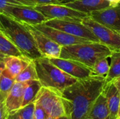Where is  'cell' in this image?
Listing matches in <instances>:
<instances>
[{"instance_id": "cell-1", "label": "cell", "mask_w": 120, "mask_h": 119, "mask_svg": "<svg viewBox=\"0 0 120 119\" xmlns=\"http://www.w3.org/2000/svg\"><path fill=\"white\" fill-rule=\"evenodd\" d=\"M105 78L90 76L78 79L61 92L65 114L70 119H84L102 93Z\"/></svg>"}, {"instance_id": "cell-2", "label": "cell", "mask_w": 120, "mask_h": 119, "mask_svg": "<svg viewBox=\"0 0 120 119\" xmlns=\"http://www.w3.org/2000/svg\"><path fill=\"white\" fill-rule=\"evenodd\" d=\"M0 20L4 27L3 33L16 46L23 55L31 60L43 57L25 24L2 13H0Z\"/></svg>"}, {"instance_id": "cell-3", "label": "cell", "mask_w": 120, "mask_h": 119, "mask_svg": "<svg viewBox=\"0 0 120 119\" xmlns=\"http://www.w3.org/2000/svg\"><path fill=\"white\" fill-rule=\"evenodd\" d=\"M112 53L110 48L100 42H89L63 46L60 58L73 60L91 68L97 60L108 58Z\"/></svg>"}, {"instance_id": "cell-4", "label": "cell", "mask_w": 120, "mask_h": 119, "mask_svg": "<svg viewBox=\"0 0 120 119\" xmlns=\"http://www.w3.org/2000/svg\"><path fill=\"white\" fill-rule=\"evenodd\" d=\"M34 61L38 79L44 87L61 93L78 80L54 65L47 58L41 57Z\"/></svg>"}, {"instance_id": "cell-5", "label": "cell", "mask_w": 120, "mask_h": 119, "mask_svg": "<svg viewBox=\"0 0 120 119\" xmlns=\"http://www.w3.org/2000/svg\"><path fill=\"white\" fill-rule=\"evenodd\" d=\"M34 102L40 105L51 119L65 114L61 93L56 90L42 86Z\"/></svg>"}, {"instance_id": "cell-6", "label": "cell", "mask_w": 120, "mask_h": 119, "mask_svg": "<svg viewBox=\"0 0 120 119\" xmlns=\"http://www.w3.org/2000/svg\"><path fill=\"white\" fill-rule=\"evenodd\" d=\"M82 23L90 29L100 43L105 45L112 51L120 50V34L99 24L89 15L82 20Z\"/></svg>"}, {"instance_id": "cell-7", "label": "cell", "mask_w": 120, "mask_h": 119, "mask_svg": "<svg viewBox=\"0 0 120 119\" xmlns=\"http://www.w3.org/2000/svg\"><path fill=\"white\" fill-rule=\"evenodd\" d=\"M34 8L41 12L48 20L58 19L82 22V20L88 15L86 13L72 9L62 4L37 6Z\"/></svg>"}, {"instance_id": "cell-8", "label": "cell", "mask_w": 120, "mask_h": 119, "mask_svg": "<svg viewBox=\"0 0 120 119\" xmlns=\"http://www.w3.org/2000/svg\"><path fill=\"white\" fill-rule=\"evenodd\" d=\"M44 24L49 27L58 29L75 36L86 39L93 42H99L96 36L90 31L88 27L82 24V22L51 19L48 20Z\"/></svg>"}, {"instance_id": "cell-9", "label": "cell", "mask_w": 120, "mask_h": 119, "mask_svg": "<svg viewBox=\"0 0 120 119\" xmlns=\"http://www.w3.org/2000/svg\"><path fill=\"white\" fill-rule=\"evenodd\" d=\"M25 25L33 36L37 46L43 57L47 58H60L62 49L61 46L51 40L32 25L28 24Z\"/></svg>"}, {"instance_id": "cell-10", "label": "cell", "mask_w": 120, "mask_h": 119, "mask_svg": "<svg viewBox=\"0 0 120 119\" xmlns=\"http://www.w3.org/2000/svg\"><path fill=\"white\" fill-rule=\"evenodd\" d=\"M99 24L120 33V4L110 6L106 8L94 11L88 15Z\"/></svg>"}, {"instance_id": "cell-11", "label": "cell", "mask_w": 120, "mask_h": 119, "mask_svg": "<svg viewBox=\"0 0 120 119\" xmlns=\"http://www.w3.org/2000/svg\"><path fill=\"white\" fill-rule=\"evenodd\" d=\"M4 13L15 18L22 23L30 25L42 24L48 20L41 12L34 8L28 6L8 7L5 10Z\"/></svg>"}, {"instance_id": "cell-12", "label": "cell", "mask_w": 120, "mask_h": 119, "mask_svg": "<svg viewBox=\"0 0 120 119\" xmlns=\"http://www.w3.org/2000/svg\"><path fill=\"white\" fill-rule=\"evenodd\" d=\"M32 26L34 27L41 32H42L46 36L50 38L51 40H53L60 46H61L62 47L71 46L74 44H78V43L93 42L88 39L75 36L72 34H68L65 32H63L61 30H59L58 29L49 27L44 23L32 25Z\"/></svg>"}, {"instance_id": "cell-13", "label": "cell", "mask_w": 120, "mask_h": 119, "mask_svg": "<svg viewBox=\"0 0 120 119\" xmlns=\"http://www.w3.org/2000/svg\"><path fill=\"white\" fill-rule=\"evenodd\" d=\"M49 59L54 65L77 79H83L92 76L91 68L79 62L60 58Z\"/></svg>"}, {"instance_id": "cell-14", "label": "cell", "mask_w": 120, "mask_h": 119, "mask_svg": "<svg viewBox=\"0 0 120 119\" xmlns=\"http://www.w3.org/2000/svg\"><path fill=\"white\" fill-rule=\"evenodd\" d=\"M102 93L106 98L109 116L108 119H117L120 107V91L113 83L109 82L105 84Z\"/></svg>"}, {"instance_id": "cell-15", "label": "cell", "mask_w": 120, "mask_h": 119, "mask_svg": "<svg viewBox=\"0 0 120 119\" xmlns=\"http://www.w3.org/2000/svg\"><path fill=\"white\" fill-rule=\"evenodd\" d=\"M62 4L88 15L94 11H100L111 6L106 0H75Z\"/></svg>"}, {"instance_id": "cell-16", "label": "cell", "mask_w": 120, "mask_h": 119, "mask_svg": "<svg viewBox=\"0 0 120 119\" xmlns=\"http://www.w3.org/2000/svg\"><path fill=\"white\" fill-rule=\"evenodd\" d=\"M27 82H15L14 83L4 102L8 114L22 107L24 90L27 86Z\"/></svg>"}, {"instance_id": "cell-17", "label": "cell", "mask_w": 120, "mask_h": 119, "mask_svg": "<svg viewBox=\"0 0 120 119\" xmlns=\"http://www.w3.org/2000/svg\"><path fill=\"white\" fill-rule=\"evenodd\" d=\"M32 60L25 55L5 56L4 58L5 69L14 78H15L30 63Z\"/></svg>"}, {"instance_id": "cell-18", "label": "cell", "mask_w": 120, "mask_h": 119, "mask_svg": "<svg viewBox=\"0 0 120 119\" xmlns=\"http://www.w3.org/2000/svg\"><path fill=\"white\" fill-rule=\"evenodd\" d=\"M108 116L107 100L104 95L101 93L93 104L84 119H108Z\"/></svg>"}, {"instance_id": "cell-19", "label": "cell", "mask_w": 120, "mask_h": 119, "mask_svg": "<svg viewBox=\"0 0 120 119\" xmlns=\"http://www.w3.org/2000/svg\"><path fill=\"white\" fill-rule=\"evenodd\" d=\"M15 83V78L4 69L0 75V101L5 102Z\"/></svg>"}, {"instance_id": "cell-20", "label": "cell", "mask_w": 120, "mask_h": 119, "mask_svg": "<svg viewBox=\"0 0 120 119\" xmlns=\"http://www.w3.org/2000/svg\"><path fill=\"white\" fill-rule=\"evenodd\" d=\"M41 87L42 86L39 80H32L27 83L24 90L22 107L34 102L37 95Z\"/></svg>"}, {"instance_id": "cell-21", "label": "cell", "mask_w": 120, "mask_h": 119, "mask_svg": "<svg viewBox=\"0 0 120 119\" xmlns=\"http://www.w3.org/2000/svg\"><path fill=\"white\" fill-rule=\"evenodd\" d=\"M110 69L105 78V83L112 82L120 77V50L112 51L111 55Z\"/></svg>"}, {"instance_id": "cell-22", "label": "cell", "mask_w": 120, "mask_h": 119, "mask_svg": "<svg viewBox=\"0 0 120 119\" xmlns=\"http://www.w3.org/2000/svg\"><path fill=\"white\" fill-rule=\"evenodd\" d=\"M0 53L4 56L23 55L16 46L3 33L0 32Z\"/></svg>"}, {"instance_id": "cell-23", "label": "cell", "mask_w": 120, "mask_h": 119, "mask_svg": "<svg viewBox=\"0 0 120 119\" xmlns=\"http://www.w3.org/2000/svg\"><path fill=\"white\" fill-rule=\"evenodd\" d=\"M34 102L30 103L7 114L6 119H34Z\"/></svg>"}, {"instance_id": "cell-24", "label": "cell", "mask_w": 120, "mask_h": 119, "mask_svg": "<svg viewBox=\"0 0 120 119\" xmlns=\"http://www.w3.org/2000/svg\"><path fill=\"white\" fill-rule=\"evenodd\" d=\"M15 82L25 83L32 80H39L35 63L32 60L30 63L15 78Z\"/></svg>"}, {"instance_id": "cell-25", "label": "cell", "mask_w": 120, "mask_h": 119, "mask_svg": "<svg viewBox=\"0 0 120 119\" xmlns=\"http://www.w3.org/2000/svg\"><path fill=\"white\" fill-rule=\"evenodd\" d=\"M91 76L106 78L110 69V65L108 58H103L97 60L91 68Z\"/></svg>"}, {"instance_id": "cell-26", "label": "cell", "mask_w": 120, "mask_h": 119, "mask_svg": "<svg viewBox=\"0 0 120 119\" xmlns=\"http://www.w3.org/2000/svg\"><path fill=\"white\" fill-rule=\"evenodd\" d=\"M22 4L34 8L37 6L47 5V4H60L65 2H68V0H18Z\"/></svg>"}, {"instance_id": "cell-27", "label": "cell", "mask_w": 120, "mask_h": 119, "mask_svg": "<svg viewBox=\"0 0 120 119\" xmlns=\"http://www.w3.org/2000/svg\"><path fill=\"white\" fill-rule=\"evenodd\" d=\"M27 6L18 0H0V13H4L5 10L8 7H20Z\"/></svg>"}, {"instance_id": "cell-28", "label": "cell", "mask_w": 120, "mask_h": 119, "mask_svg": "<svg viewBox=\"0 0 120 119\" xmlns=\"http://www.w3.org/2000/svg\"><path fill=\"white\" fill-rule=\"evenodd\" d=\"M34 119H51L47 112L38 104L34 103Z\"/></svg>"}, {"instance_id": "cell-29", "label": "cell", "mask_w": 120, "mask_h": 119, "mask_svg": "<svg viewBox=\"0 0 120 119\" xmlns=\"http://www.w3.org/2000/svg\"><path fill=\"white\" fill-rule=\"evenodd\" d=\"M4 102H5L0 101V119H6L8 114Z\"/></svg>"}, {"instance_id": "cell-30", "label": "cell", "mask_w": 120, "mask_h": 119, "mask_svg": "<svg viewBox=\"0 0 120 119\" xmlns=\"http://www.w3.org/2000/svg\"><path fill=\"white\" fill-rule=\"evenodd\" d=\"M112 82H113V83L115 85V86L117 88V89L120 91V77L116 79H115V80H114L113 81H112Z\"/></svg>"}, {"instance_id": "cell-31", "label": "cell", "mask_w": 120, "mask_h": 119, "mask_svg": "<svg viewBox=\"0 0 120 119\" xmlns=\"http://www.w3.org/2000/svg\"><path fill=\"white\" fill-rule=\"evenodd\" d=\"M106 1H108L111 6H115L120 4V0H106Z\"/></svg>"}, {"instance_id": "cell-32", "label": "cell", "mask_w": 120, "mask_h": 119, "mask_svg": "<svg viewBox=\"0 0 120 119\" xmlns=\"http://www.w3.org/2000/svg\"><path fill=\"white\" fill-rule=\"evenodd\" d=\"M4 69H5V65H4V60H0V75L1 74V73H2V72L4 71Z\"/></svg>"}, {"instance_id": "cell-33", "label": "cell", "mask_w": 120, "mask_h": 119, "mask_svg": "<svg viewBox=\"0 0 120 119\" xmlns=\"http://www.w3.org/2000/svg\"><path fill=\"white\" fill-rule=\"evenodd\" d=\"M69 119V117H68L66 114H65V115H63V116H60V117H58V118H56V119Z\"/></svg>"}, {"instance_id": "cell-34", "label": "cell", "mask_w": 120, "mask_h": 119, "mask_svg": "<svg viewBox=\"0 0 120 119\" xmlns=\"http://www.w3.org/2000/svg\"><path fill=\"white\" fill-rule=\"evenodd\" d=\"M0 32H4V27H3V25L1 24V20H0Z\"/></svg>"}, {"instance_id": "cell-35", "label": "cell", "mask_w": 120, "mask_h": 119, "mask_svg": "<svg viewBox=\"0 0 120 119\" xmlns=\"http://www.w3.org/2000/svg\"><path fill=\"white\" fill-rule=\"evenodd\" d=\"M4 55H2L1 53H0V60H4Z\"/></svg>"}, {"instance_id": "cell-36", "label": "cell", "mask_w": 120, "mask_h": 119, "mask_svg": "<svg viewBox=\"0 0 120 119\" xmlns=\"http://www.w3.org/2000/svg\"><path fill=\"white\" fill-rule=\"evenodd\" d=\"M118 117H120V107H119V112H118ZM117 117V118H118Z\"/></svg>"}, {"instance_id": "cell-37", "label": "cell", "mask_w": 120, "mask_h": 119, "mask_svg": "<svg viewBox=\"0 0 120 119\" xmlns=\"http://www.w3.org/2000/svg\"><path fill=\"white\" fill-rule=\"evenodd\" d=\"M75 1V0H68V1Z\"/></svg>"}, {"instance_id": "cell-38", "label": "cell", "mask_w": 120, "mask_h": 119, "mask_svg": "<svg viewBox=\"0 0 120 119\" xmlns=\"http://www.w3.org/2000/svg\"><path fill=\"white\" fill-rule=\"evenodd\" d=\"M117 119H120V117H118V118H117Z\"/></svg>"}, {"instance_id": "cell-39", "label": "cell", "mask_w": 120, "mask_h": 119, "mask_svg": "<svg viewBox=\"0 0 120 119\" xmlns=\"http://www.w3.org/2000/svg\"><path fill=\"white\" fill-rule=\"evenodd\" d=\"M119 34H120V33H119Z\"/></svg>"}]
</instances>
